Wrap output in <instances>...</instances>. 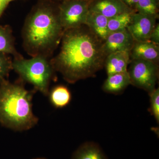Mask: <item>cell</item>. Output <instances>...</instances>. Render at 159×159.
Listing matches in <instances>:
<instances>
[{
    "mask_svg": "<svg viewBox=\"0 0 159 159\" xmlns=\"http://www.w3.org/2000/svg\"><path fill=\"white\" fill-rule=\"evenodd\" d=\"M86 0H65L58 7V16L64 31L85 25L89 10Z\"/></svg>",
    "mask_w": 159,
    "mask_h": 159,
    "instance_id": "cell-6",
    "label": "cell"
},
{
    "mask_svg": "<svg viewBox=\"0 0 159 159\" xmlns=\"http://www.w3.org/2000/svg\"><path fill=\"white\" fill-rule=\"evenodd\" d=\"M63 29L51 1H44L34 7L27 17L22 35L23 47L31 57L51 58L62 37Z\"/></svg>",
    "mask_w": 159,
    "mask_h": 159,
    "instance_id": "cell-2",
    "label": "cell"
},
{
    "mask_svg": "<svg viewBox=\"0 0 159 159\" xmlns=\"http://www.w3.org/2000/svg\"><path fill=\"white\" fill-rule=\"evenodd\" d=\"M149 41L159 45V25L157 24L151 34Z\"/></svg>",
    "mask_w": 159,
    "mask_h": 159,
    "instance_id": "cell-21",
    "label": "cell"
},
{
    "mask_svg": "<svg viewBox=\"0 0 159 159\" xmlns=\"http://www.w3.org/2000/svg\"><path fill=\"white\" fill-rule=\"evenodd\" d=\"M59 53L52 66L69 83L94 77L103 68L107 56L102 41L85 25L64 31Z\"/></svg>",
    "mask_w": 159,
    "mask_h": 159,
    "instance_id": "cell-1",
    "label": "cell"
},
{
    "mask_svg": "<svg viewBox=\"0 0 159 159\" xmlns=\"http://www.w3.org/2000/svg\"><path fill=\"white\" fill-rule=\"evenodd\" d=\"M0 52L11 54L14 59L22 57L15 46V39L11 27L8 25H0Z\"/></svg>",
    "mask_w": 159,
    "mask_h": 159,
    "instance_id": "cell-15",
    "label": "cell"
},
{
    "mask_svg": "<svg viewBox=\"0 0 159 159\" xmlns=\"http://www.w3.org/2000/svg\"><path fill=\"white\" fill-rule=\"evenodd\" d=\"M127 70L130 84L144 90L148 94L156 89L159 78L158 64L140 59L131 60Z\"/></svg>",
    "mask_w": 159,
    "mask_h": 159,
    "instance_id": "cell-5",
    "label": "cell"
},
{
    "mask_svg": "<svg viewBox=\"0 0 159 159\" xmlns=\"http://www.w3.org/2000/svg\"><path fill=\"white\" fill-rule=\"evenodd\" d=\"M89 10L100 13L108 19L132 10L121 0H99L90 7Z\"/></svg>",
    "mask_w": 159,
    "mask_h": 159,
    "instance_id": "cell-11",
    "label": "cell"
},
{
    "mask_svg": "<svg viewBox=\"0 0 159 159\" xmlns=\"http://www.w3.org/2000/svg\"><path fill=\"white\" fill-rule=\"evenodd\" d=\"M71 159H107L102 149L97 143L86 142L73 153Z\"/></svg>",
    "mask_w": 159,
    "mask_h": 159,
    "instance_id": "cell-14",
    "label": "cell"
},
{
    "mask_svg": "<svg viewBox=\"0 0 159 159\" xmlns=\"http://www.w3.org/2000/svg\"><path fill=\"white\" fill-rule=\"evenodd\" d=\"M12 70L19 76L20 80L33 86L34 90L48 96L50 84L56 80L55 72L51 59L43 56L25 59L22 57L12 60Z\"/></svg>",
    "mask_w": 159,
    "mask_h": 159,
    "instance_id": "cell-4",
    "label": "cell"
},
{
    "mask_svg": "<svg viewBox=\"0 0 159 159\" xmlns=\"http://www.w3.org/2000/svg\"><path fill=\"white\" fill-rule=\"evenodd\" d=\"M64 1H65V0H64Z\"/></svg>",
    "mask_w": 159,
    "mask_h": 159,
    "instance_id": "cell-26",
    "label": "cell"
},
{
    "mask_svg": "<svg viewBox=\"0 0 159 159\" xmlns=\"http://www.w3.org/2000/svg\"><path fill=\"white\" fill-rule=\"evenodd\" d=\"M34 159H46L45 158H35Z\"/></svg>",
    "mask_w": 159,
    "mask_h": 159,
    "instance_id": "cell-24",
    "label": "cell"
},
{
    "mask_svg": "<svg viewBox=\"0 0 159 159\" xmlns=\"http://www.w3.org/2000/svg\"><path fill=\"white\" fill-rule=\"evenodd\" d=\"M150 97L149 112L157 121L159 122V89L156 88L152 92L148 94Z\"/></svg>",
    "mask_w": 159,
    "mask_h": 159,
    "instance_id": "cell-20",
    "label": "cell"
},
{
    "mask_svg": "<svg viewBox=\"0 0 159 159\" xmlns=\"http://www.w3.org/2000/svg\"><path fill=\"white\" fill-rule=\"evenodd\" d=\"M134 42L133 37L126 29L110 33L102 42V49L106 56L114 52H130Z\"/></svg>",
    "mask_w": 159,
    "mask_h": 159,
    "instance_id": "cell-8",
    "label": "cell"
},
{
    "mask_svg": "<svg viewBox=\"0 0 159 159\" xmlns=\"http://www.w3.org/2000/svg\"><path fill=\"white\" fill-rule=\"evenodd\" d=\"M14 0H0V18L9 3Z\"/></svg>",
    "mask_w": 159,
    "mask_h": 159,
    "instance_id": "cell-22",
    "label": "cell"
},
{
    "mask_svg": "<svg viewBox=\"0 0 159 159\" xmlns=\"http://www.w3.org/2000/svg\"><path fill=\"white\" fill-rule=\"evenodd\" d=\"M12 60L9 54L0 52V83L7 80L12 70Z\"/></svg>",
    "mask_w": 159,
    "mask_h": 159,
    "instance_id": "cell-19",
    "label": "cell"
},
{
    "mask_svg": "<svg viewBox=\"0 0 159 159\" xmlns=\"http://www.w3.org/2000/svg\"><path fill=\"white\" fill-rule=\"evenodd\" d=\"M158 5L156 0H139L135 9L139 13L157 18Z\"/></svg>",
    "mask_w": 159,
    "mask_h": 159,
    "instance_id": "cell-18",
    "label": "cell"
},
{
    "mask_svg": "<svg viewBox=\"0 0 159 159\" xmlns=\"http://www.w3.org/2000/svg\"><path fill=\"white\" fill-rule=\"evenodd\" d=\"M24 83L20 80L0 83V124L16 131L29 130L39 121L32 109L35 91L26 89Z\"/></svg>",
    "mask_w": 159,
    "mask_h": 159,
    "instance_id": "cell-3",
    "label": "cell"
},
{
    "mask_svg": "<svg viewBox=\"0 0 159 159\" xmlns=\"http://www.w3.org/2000/svg\"><path fill=\"white\" fill-rule=\"evenodd\" d=\"M49 100L53 107L62 108L69 105L72 99L70 91L66 86H55L49 91Z\"/></svg>",
    "mask_w": 159,
    "mask_h": 159,
    "instance_id": "cell-16",
    "label": "cell"
},
{
    "mask_svg": "<svg viewBox=\"0 0 159 159\" xmlns=\"http://www.w3.org/2000/svg\"><path fill=\"white\" fill-rule=\"evenodd\" d=\"M121 1L131 9V8H135L139 0H121Z\"/></svg>",
    "mask_w": 159,
    "mask_h": 159,
    "instance_id": "cell-23",
    "label": "cell"
},
{
    "mask_svg": "<svg viewBox=\"0 0 159 159\" xmlns=\"http://www.w3.org/2000/svg\"><path fill=\"white\" fill-rule=\"evenodd\" d=\"M159 46L150 41H135L129 52L130 60H143L158 64L159 59Z\"/></svg>",
    "mask_w": 159,
    "mask_h": 159,
    "instance_id": "cell-9",
    "label": "cell"
},
{
    "mask_svg": "<svg viewBox=\"0 0 159 159\" xmlns=\"http://www.w3.org/2000/svg\"><path fill=\"white\" fill-rule=\"evenodd\" d=\"M157 19L154 16L134 12L127 30L135 41H149Z\"/></svg>",
    "mask_w": 159,
    "mask_h": 159,
    "instance_id": "cell-7",
    "label": "cell"
},
{
    "mask_svg": "<svg viewBox=\"0 0 159 159\" xmlns=\"http://www.w3.org/2000/svg\"><path fill=\"white\" fill-rule=\"evenodd\" d=\"M134 12L133 10L125 11L109 18L107 27L109 33L127 29Z\"/></svg>",
    "mask_w": 159,
    "mask_h": 159,
    "instance_id": "cell-17",
    "label": "cell"
},
{
    "mask_svg": "<svg viewBox=\"0 0 159 159\" xmlns=\"http://www.w3.org/2000/svg\"><path fill=\"white\" fill-rule=\"evenodd\" d=\"M130 84L128 72L118 73L108 75L102 86V89L108 93H122Z\"/></svg>",
    "mask_w": 159,
    "mask_h": 159,
    "instance_id": "cell-13",
    "label": "cell"
},
{
    "mask_svg": "<svg viewBox=\"0 0 159 159\" xmlns=\"http://www.w3.org/2000/svg\"><path fill=\"white\" fill-rule=\"evenodd\" d=\"M156 1L157 2H159V0H156Z\"/></svg>",
    "mask_w": 159,
    "mask_h": 159,
    "instance_id": "cell-25",
    "label": "cell"
},
{
    "mask_svg": "<svg viewBox=\"0 0 159 159\" xmlns=\"http://www.w3.org/2000/svg\"><path fill=\"white\" fill-rule=\"evenodd\" d=\"M108 19L98 12L89 10L85 25L99 39L103 42L109 34Z\"/></svg>",
    "mask_w": 159,
    "mask_h": 159,
    "instance_id": "cell-12",
    "label": "cell"
},
{
    "mask_svg": "<svg viewBox=\"0 0 159 159\" xmlns=\"http://www.w3.org/2000/svg\"><path fill=\"white\" fill-rule=\"evenodd\" d=\"M130 61L129 51H120L109 54L106 58L104 66L107 76L127 72Z\"/></svg>",
    "mask_w": 159,
    "mask_h": 159,
    "instance_id": "cell-10",
    "label": "cell"
}]
</instances>
